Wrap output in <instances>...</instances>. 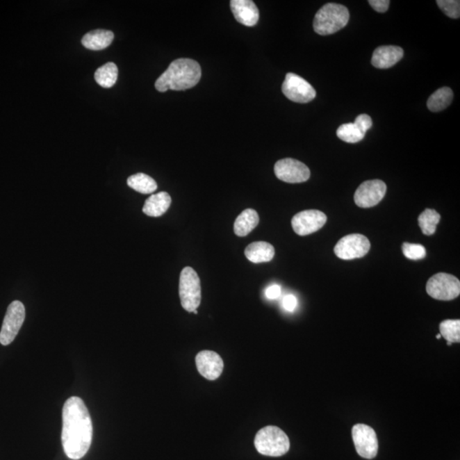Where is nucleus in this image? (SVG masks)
Here are the masks:
<instances>
[{"label": "nucleus", "instance_id": "nucleus-1", "mask_svg": "<svg viewBox=\"0 0 460 460\" xmlns=\"http://www.w3.org/2000/svg\"><path fill=\"white\" fill-rule=\"evenodd\" d=\"M93 427L88 407L80 397L67 399L63 409L62 443L71 459H81L88 454L92 442Z\"/></svg>", "mask_w": 460, "mask_h": 460}, {"label": "nucleus", "instance_id": "nucleus-2", "mask_svg": "<svg viewBox=\"0 0 460 460\" xmlns=\"http://www.w3.org/2000/svg\"><path fill=\"white\" fill-rule=\"evenodd\" d=\"M202 79V69L195 60L179 58L173 61L156 82L158 92L193 88Z\"/></svg>", "mask_w": 460, "mask_h": 460}, {"label": "nucleus", "instance_id": "nucleus-3", "mask_svg": "<svg viewBox=\"0 0 460 460\" xmlns=\"http://www.w3.org/2000/svg\"><path fill=\"white\" fill-rule=\"evenodd\" d=\"M350 13L345 6L328 3L315 14L313 28L320 35H330L348 24Z\"/></svg>", "mask_w": 460, "mask_h": 460}, {"label": "nucleus", "instance_id": "nucleus-4", "mask_svg": "<svg viewBox=\"0 0 460 460\" xmlns=\"http://www.w3.org/2000/svg\"><path fill=\"white\" fill-rule=\"evenodd\" d=\"M256 450L263 455L281 457L290 450V441L286 434L277 426H266L255 436Z\"/></svg>", "mask_w": 460, "mask_h": 460}, {"label": "nucleus", "instance_id": "nucleus-5", "mask_svg": "<svg viewBox=\"0 0 460 460\" xmlns=\"http://www.w3.org/2000/svg\"><path fill=\"white\" fill-rule=\"evenodd\" d=\"M179 296L181 304L188 312H194L201 304V280L193 268L186 267L181 272Z\"/></svg>", "mask_w": 460, "mask_h": 460}, {"label": "nucleus", "instance_id": "nucleus-6", "mask_svg": "<svg viewBox=\"0 0 460 460\" xmlns=\"http://www.w3.org/2000/svg\"><path fill=\"white\" fill-rule=\"evenodd\" d=\"M426 292L437 300L455 299L460 294V281L454 275L438 273L429 278L426 285Z\"/></svg>", "mask_w": 460, "mask_h": 460}, {"label": "nucleus", "instance_id": "nucleus-7", "mask_svg": "<svg viewBox=\"0 0 460 460\" xmlns=\"http://www.w3.org/2000/svg\"><path fill=\"white\" fill-rule=\"evenodd\" d=\"M25 320V307L20 301H14L7 309L0 331V344L9 345L16 338Z\"/></svg>", "mask_w": 460, "mask_h": 460}, {"label": "nucleus", "instance_id": "nucleus-8", "mask_svg": "<svg viewBox=\"0 0 460 460\" xmlns=\"http://www.w3.org/2000/svg\"><path fill=\"white\" fill-rule=\"evenodd\" d=\"M370 241L360 233H352L343 237L334 247V254L344 260L360 258L368 254L370 250Z\"/></svg>", "mask_w": 460, "mask_h": 460}, {"label": "nucleus", "instance_id": "nucleus-9", "mask_svg": "<svg viewBox=\"0 0 460 460\" xmlns=\"http://www.w3.org/2000/svg\"><path fill=\"white\" fill-rule=\"evenodd\" d=\"M281 89L284 95L294 103H310L316 97L315 90L310 83L293 73L286 75Z\"/></svg>", "mask_w": 460, "mask_h": 460}, {"label": "nucleus", "instance_id": "nucleus-10", "mask_svg": "<svg viewBox=\"0 0 460 460\" xmlns=\"http://www.w3.org/2000/svg\"><path fill=\"white\" fill-rule=\"evenodd\" d=\"M352 438L357 454L364 459H375L378 454L379 443L375 429L364 424L352 429Z\"/></svg>", "mask_w": 460, "mask_h": 460}, {"label": "nucleus", "instance_id": "nucleus-11", "mask_svg": "<svg viewBox=\"0 0 460 460\" xmlns=\"http://www.w3.org/2000/svg\"><path fill=\"white\" fill-rule=\"evenodd\" d=\"M274 174L278 179L285 183H300L310 179L311 171L307 165L302 162L286 158L275 163Z\"/></svg>", "mask_w": 460, "mask_h": 460}, {"label": "nucleus", "instance_id": "nucleus-12", "mask_svg": "<svg viewBox=\"0 0 460 460\" xmlns=\"http://www.w3.org/2000/svg\"><path fill=\"white\" fill-rule=\"evenodd\" d=\"M386 184L381 180L365 181L358 187L354 195L356 206L361 208H370L382 201L386 194Z\"/></svg>", "mask_w": 460, "mask_h": 460}, {"label": "nucleus", "instance_id": "nucleus-13", "mask_svg": "<svg viewBox=\"0 0 460 460\" xmlns=\"http://www.w3.org/2000/svg\"><path fill=\"white\" fill-rule=\"evenodd\" d=\"M327 220L326 214L320 211L306 210L293 217L292 226L297 235L305 236L318 231L325 225Z\"/></svg>", "mask_w": 460, "mask_h": 460}, {"label": "nucleus", "instance_id": "nucleus-14", "mask_svg": "<svg viewBox=\"0 0 460 460\" xmlns=\"http://www.w3.org/2000/svg\"><path fill=\"white\" fill-rule=\"evenodd\" d=\"M198 372L204 378L213 381L220 378L224 371V363L222 357L211 350H203L195 357Z\"/></svg>", "mask_w": 460, "mask_h": 460}, {"label": "nucleus", "instance_id": "nucleus-15", "mask_svg": "<svg viewBox=\"0 0 460 460\" xmlns=\"http://www.w3.org/2000/svg\"><path fill=\"white\" fill-rule=\"evenodd\" d=\"M233 17L240 24L247 27H254L259 20V11L257 6L252 0H232L230 1Z\"/></svg>", "mask_w": 460, "mask_h": 460}, {"label": "nucleus", "instance_id": "nucleus-16", "mask_svg": "<svg viewBox=\"0 0 460 460\" xmlns=\"http://www.w3.org/2000/svg\"><path fill=\"white\" fill-rule=\"evenodd\" d=\"M404 55L402 48L395 45H383L373 51L372 64L377 69H386L401 61Z\"/></svg>", "mask_w": 460, "mask_h": 460}, {"label": "nucleus", "instance_id": "nucleus-17", "mask_svg": "<svg viewBox=\"0 0 460 460\" xmlns=\"http://www.w3.org/2000/svg\"><path fill=\"white\" fill-rule=\"evenodd\" d=\"M171 204V196L167 192H161L146 199L142 212L149 217H161L167 212Z\"/></svg>", "mask_w": 460, "mask_h": 460}, {"label": "nucleus", "instance_id": "nucleus-18", "mask_svg": "<svg viewBox=\"0 0 460 460\" xmlns=\"http://www.w3.org/2000/svg\"><path fill=\"white\" fill-rule=\"evenodd\" d=\"M114 37V33L108 30L97 29L86 33L81 42L89 50L101 51L111 44Z\"/></svg>", "mask_w": 460, "mask_h": 460}, {"label": "nucleus", "instance_id": "nucleus-19", "mask_svg": "<svg viewBox=\"0 0 460 460\" xmlns=\"http://www.w3.org/2000/svg\"><path fill=\"white\" fill-rule=\"evenodd\" d=\"M245 255L249 261L261 263L271 261L274 258V248L265 241H258L249 245L245 250Z\"/></svg>", "mask_w": 460, "mask_h": 460}, {"label": "nucleus", "instance_id": "nucleus-20", "mask_svg": "<svg viewBox=\"0 0 460 460\" xmlns=\"http://www.w3.org/2000/svg\"><path fill=\"white\" fill-rule=\"evenodd\" d=\"M258 222V213L254 209H246L237 217L233 224V231L237 236H247L257 227Z\"/></svg>", "mask_w": 460, "mask_h": 460}, {"label": "nucleus", "instance_id": "nucleus-21", "mask_svg": "<svg viewBox=\"0 0 460 460\" xmlns=\"http://www.w3.org/2000/svg\"><path fill=\"white\" fill-rule=\"evenodd\" d=\"M454 92L450 88H443L436 90L427 101V108L432 112L444 110L452 104Z\"/></svg>", "mask_w": 460, "mask_h": 460}, {"label": "nucleus", "instance_id": "nucleus-22", "mask_svg": "<svg viewBox=\"0 0 460 460\" xmlns=\"http://www.w3.org/2000/svg\"><path fill=\"white\" fill-rule=\"evenodd\" d=\"M128 186L143 195L154 193L157 190V183L152 177L145 173H138L127 179Z\"/></svg>", "mask_w": 460, "mask_h": 460}, {"label": "nucleus", "instance_id": "nucleus-23", "mask_svg": "<svg viewBox=\"0 0 460 460\" xmlns=\"http://www.w3.org/2000/svg\"><path fill=\"white\" fill-rule=\"evenodd\" d=\"M118 79V67L114 63L104 64L96 71L95 80L104 88L114 86Z\"/></svg>", "mask_w": 460, "mask_h": 460}, {"label": "nucleus", "instance_id": "nucleus-24", "mask_svg": "<svg viewBox=\"0 0 460 460\" xmlns=\"http://www.w3.org/2000/svg\"><path fill=\"white\" fill-rule=\"evenodd\" d=\"M440 220L441 215L433 209H425L418 220L421 231L425 236H432L435 233Z\"/></svg>", "mask_w": 460, "mask_h": 460}, {"label": "nucleus", "instance_id": "nucleus-25", "mask_svg": "<svg viewBox=\"0 0 460 460\" xmlns=\"http://www.w3.org/2000/svg\"><path fill=\"white\" fill-rule=\"evenodd\" d=\"M365 135L354 123H347L338 127L337 135L342 141L356 143L363 140Z\"/></svg>", "mask_w": 460, "mask_h": 460}, {"label": "nucleus", "instance_id": "nucleus-26", "mask_svg": "<svg viewBox=\"0 0 460 460\" xmlns=\"http://www.w3.org/2000/svg\"><path fill=\"white\" fill-rule=\"evenodd\" d=\"M440 334L447 342H460V320H446L440 324Z\"/></svg>", "mask_w": 460, "mask_h": 460}, {"label": "nucleus", "instance_id": "nucleus-27", "mask_svg": "<svg viewBox=\"0 0 460 460\" xmlns=\"http://www.w3.org/2000/svg\"><path fill=\"white\" fill-rule=\"evenodd\" d=\"M436 3L448 17L459 18L460 2L459 0H437Z\"/></svg>", "mask_w": 460, "mask_h": 460}, {"label": "nucleus", "instance_id": "nucleus-28", "mask_svg": "<svg viewBox=\"0 0 460 460\" xmlns=\"http://www.w3.org/2000/svg\"><path fill=\"white\" fill-rule=\"evenodd\" d=\"M402 252L405 257L411 260L423 259L426 255L425 247L420 244L403 243Z\"/></svg>", "mask_w": 460, "mask_h": 460}, {"label": "nucleus", "instance_id": "nucleus-29", "mask_svg": "<svg viewBox=\"0 0 460 460\" xmlns=\"http://www.w3.org/2000/svg\"><path fill=\"white\" fill-rule=\"evenodd\" d=\"M354 124L365 134L369 129H371L372 120L370 116L363 114L357 116Z\"/></svg>", "mask_w": 460, "mask_h": 460}, {"label": "nucleus", "instance_id": "nucleus-30", "mask_svg": "<svg viewBox=\"0 0 460 460\" xmlns=\"http://www.w3.org/2000/svg\"><path fill=\"white\" fill-rule=\"evenodd\" d=\"M368 3L377 13H384L389 9L391 1L390 0H369Z\"/></svg>", "mask_w": 460, "mask_h": 460}, {"label": "nucleus", "instance_id": "nucleus-31", "mask_svg": "<svg viewBox=\"0 0 460 460\" xmlns=\"http://www.w3.org/2000/svg\"><path fill=\"white\" fill-rule=\"evenodd\" d=\"M297 305V300L295 296L288 294L284 297V307L286 311L293 312L295 310Z\"/></svg>", "mask_w": 460, "mask_h": 460}, {"label": "nucleus", "instance_id": "nucleus-32", "mask_svg": "<svg viewBox=\"0 0 460 460\" xmlns=\"http://www.w3.org/2000/svg\"><path fill=\"white\" fill-rule=\"evenodd\" d=\"M281 288L279 285L270 286V288H268L265 291V295L267 299L273 300L278 299L281 296Z\"/></svg>", "mask_w": 460, "mask_h": 460}, {"label": "nucleus", "instance_id": "nucleus-33", "mask_svg": "<svg viewBox=\"0 0 460 460\" xmlns=\"http://www.w3.org/2000/svg\"><path fill=\"white\" fill-rule=\"evenodd\" d=\"M441 338H442V335L441 334L437 335L436 338L440 339Z\"/></svg>", "mask_w": 460, "mask_h": 460}, {"label": "nucleus", "instance_id": "nucleus-34", "mask_svg": "<svg viewBox=\"0 0 460 460\" xmlns=\"http://www.w3.org/2000/svg\"><path fill=\"white\" fill-rule=\"evenodd\" d=\"M193 313H194V314H195V315H197V314H198L197 310L195 311Z\"/></svg>", "mask_w": 460, "mask_h": 460}, {"label": "nucleus", "instance_id": "nucleus-35", "mask_svg": "<svg viewBox=\"0 0 460 460\" xmlns=\"http://www.w3.org/2000/svg\"><path fill=\"white\" fill-rule=\"evenodd\" d=\"M447 345H450V346L452 345L451 343L447 342Z\"/></svg>", "mask_w": 460, "mask_h": 460}]
</instances>
